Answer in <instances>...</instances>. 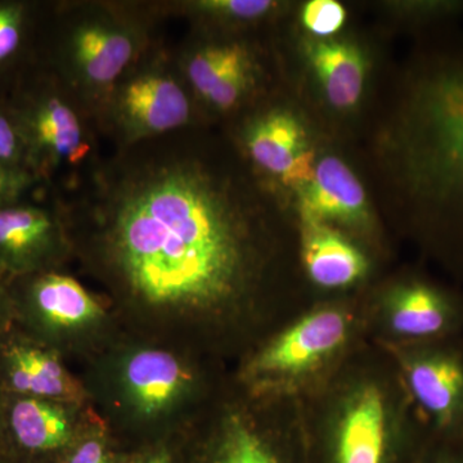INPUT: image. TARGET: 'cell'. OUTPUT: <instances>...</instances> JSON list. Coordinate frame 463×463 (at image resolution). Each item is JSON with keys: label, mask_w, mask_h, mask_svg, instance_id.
Here are the masks:
<instances>
[{"label": "cell", "mask_w": 463, "mask_h": 463, "mask_svg": "<svg viewBox=\"0 0 463 463\" xmlns=\"http://www.w3.org/2000/svg\"><path fill=\"white\" fill-rule=\"evenodd\" d=\"M190 130L99 156L57 203L90 225L103 263L130 297L212 310L254 281L260 200Z\"/></svg>", "instance_id": "cell-1"}, {"label": "cell", "mask_w": 463, "mask_h": 463, "mask_svg": "<svg viewBox=\"0 0 463 463\" xmlns=\"http://www.w3.org/2000/svg\"><path fill=\"white\" fill-rule=\"evenodd\" d=\"M390 141L414 223L463 268V41L434 45L414 61Z\"/></svg>", "instance_id": "cell-2"}, {"label": "cell", "mask_w": 463, "mask_h": 463, "mask_svg": "<svg viewBox=\"0 0 463 463\" xmlns=\"http://www.w3.org/2000/svg\"><path fill=\"white\" fill-rule=\"evenodd\" d=\"M157 3L70 2L57 14L51 71L97 121L116 84L157 47Z\"/></svg>", "instance_id": "cell-3"}, {"label": "cell", "mask_w": 463, "mask_h": 463, "mask_svg": "<svg viewBox=\"0 0 463 463\" xmlns=\"http://www.w3.org/2000/svg\"><path fill=\"white\" fill-rule=\"evenodd\" d=\"M197 108L174 53L157 45L116 84L97 129L116 148L132 147L194 128Z\"/></svg>", "instance_id": "cell-4"}, {"label": "cell", "mask_w": 463, "mask_h": 463, "mask_svg": "<svg viewBox=\"0 0 463 463\" xmlns=\"http://www.w3.org/2000/svg\"><path fill=\"white\" fill-rule=\"evenodd\" d=\"M8 108L25 143L29 169L42 183L63 175L70 187L99 160L96 124L53 72Z\"/></svg>", "instance_id": "cell-5"}, {"label": "cell", "mask_w": 463, "mask_h": 463, "mask_svg": "<svg viewBox=\"0 0 463 463\" xmlns=\"http://www.w3.org/2000/svg\"><path fill=\"white\" fill-rule=\"evenodd\" d=\"M174 58L197 106L216 114L242 109L257 90L258 58L241 39L192 41Z\"/></svg>", "instance_id": "cell-6"}, {"label": "cell", "mask_w": 463, "mask_h": 463, "mask_svg": "<svg viewBox=\"0 0 463 463\" xmlns=\"http://www.w3.org/2000/svg\"><path fill=\"white\" fill-rule=\"evenodd\" d=\"M237 141L255 173L298 190L312 179L315 151L306 128L288 109L252 112L241 125Z\"/></svg>", "instance_id": "cell-7"}, {"label": "cell", "mask_w": 463, "mask_h": 463, "mask_svg": "<svg viewBox=\"0 0 463 463\" xmlns=\"http://www.w3.org/2000/svg\"><path fill=\"white\" fill-rule=\"evenodd\" d=\"M349 323L337 309L317 310L279 335L259 354L254 373L265 379L289 381L325 364L345 344Z\"/></svg>", "instance_id": "cell-8"}, {"label": "cell", "mask_w": 463, "mask_h": 463, "mask_svg": "<svg viewBox=\"0 0 463 463\" xmlns=\"http://www.w3.org/2000/svg\"><path fill=\"white\" fill-rule=\"evenodd\" d=\"M63 242L60 212L27 203L0 209V273L42 269Z\"/></svg>", "instance_id": "cell-9"}, {"label": "cell", "mask_w": 463, "mask_h": 463, "mask_svg": "<svg viewBox=\"0 0 463 463\" xmlns=\"http://www.w3.org/2000/svg\"><path fill=\"white\" fill-rule=\"evenodd\" d=\"M298 191L301 221L364 228L371 222L364 185L336 156L317 161L312 179Z\"/></svg>", "instance_id": "cell-10"}, {"label": "cell", "mask_w": 463, "mask_h": 463, "mask_svg": "<svg viewBox=\"0 0 463 463\" xmlns=\"http://www.w3.org/2000/svg\"><path fill=\"white\" fill-rule=\"evenodd\" d=\"M390 414L379 388L354 390L341 408L336 430L337 463H383Z\"/></svg>", "instance_id": "cell-11"}, {"label": "cell", "mask_w": 463, "mask_h": 463, "mask_svg": "<svg viewBox=\"0 0 463 463\" xmlns=\"http://www.w3.org/2000/svg\"><path fill=\"white\" fill-rule=\"evenodd\" d=\"M407 381L414 401L438 425L462 421L463 362L455 353H420L408 364Z\"/></svg>", "instance_id": "cell-12"}, {"label": "cell", "mask_w": 463, "mask_h": 463, "mask_svg": "<svg viewBox=\"0 0 463 463\" xmlns=\"http://www.w3.org/2000/svg\"><path fill=\"white\" fill-rule=\"evenodd\" d=\"M303 260L312 281L341 288L364 279L367 259L332 225L303 221Z\"/></svg>", "instance_id": "cell-13"}, {"label": "cell", "mask_w": 463, "mask_h": 463, "mask_svg": "<svg viewBox=\"0 0 463 463\" xmlns=\"http://www.w3.org/2000/svg\"><path fill=\"white\" fill-rule=\"evenodd\" d=\"M452 298L425 281H411L394 292L390 304V326L399 336L428 340L446 334L456 321Z\"/></svg>", "instance_id": "cell-14"}, {"label": "cell", "mask_w": 463, "mask_h": 463, "mask_svg": "<svg viewBox=\"0 0 463 463\" xmlns=\"http://www.w3.org/2000/svg\"><path fill=\"white\" fill-rule=\"evenodd\" d=\"M310 66L334 108L349 109L361 99L367 63L362 51L345 42L307 43Z\"/></svg>", "instance_id": "cell-15"}, {"label": "cell", "mask_w": 463, "mask_h": 463, "mask_svg": "<svg viewBox=\"0 0 463 463\" xmlns=\"http://www.w3.org/2000/svg\"><path fill=\"white\" fill-rule=\"evenodd\" d=\"M188 379L178 359L161 350L137 353L125 368V381L134 403L146 414L166 408L181 394Z\"/></svg>", "instance_id": "cell-16"}, {"label": "cell", "mask_w": 463, "mask_h": 463, "mask_svg": "<svg viewBox=\"0 0 463 463\" xmlns=\"http://www.w3.org/2000/svg\"><path fill=\"white\" fill-rule=\"evenodd\" d=\"M30 295L39 315L58 327L87 325L103 313L80 283L63 274H42L33 282Z\"/></svg>", "instance_id": "cell-17"}, {"label": "cell", "mask_w": 463, "mask_h": 463, "mask_svg": "<svg viewBox=\"0 0 463 463\" xmlns=\"http://www.w3.org/2000/svg\"><path fill=\"white\" fill-rule=\"evenodd\" d=\"M11 426L18 446L30 453L60 449L71 437L66 413L43 399L18 401L12 410Z\"/></svg>", "instance_id": "cell-18"}, {"label": "cell", "mask_w": 463, "mask_h": 463, "mask_svg": "<svg viewBox=\"0 0 463 463\" xmlns=\"http://www.w3.org/2000/svg\"><path fill=\"white\" fill-rule=\"evenodd\" d=\"M9 377L17 392L39 398L75 399L79 389L54 356L33 347L9 353Z\"/></svg>", "instance_id": "cell-19"}, {"label": "cell", "mask_w": 463, "mask_h": 463, "mask_svg": "<svg viewBox=\"0 0 463 463\" xmlns=\"http://www.w3.org/2000/svg\"><path fill=\"white\" fill-rule=\"evenodd\" d=\"M161 14H179L201 26L215 29L250 25L260 23L276 14L279 5L270 0H188V2L157 3Z\"/></svg>", "instance_id": "cell-20"}, {"label": "cell", "mask_w": 463, "mask_h": 463, "mask_svg": "<svg viewBox=\"0 0 463 463\" xmlns=\"http://www.w3.org/2000/svg\"><path fill=\"white\" fill-rule=\"evenodd\" d=\"M213 463H282L257 432L233 419L219 441Z\"/></svg>", "instance_id": "cell-21"}, {"label": "cell", "mask_w": 463, "mask_h": 463, "mask_svg": "<svg viewBox=\"0 0 463 463\" xmlns=\"http://www.w3.org/2000/svg\"><path fill=\"white\" fill-rule=\"evenodd\" d=\"M29 5L21 2H0V67L17 56L25 38Z\"/></svg>", "instance_id": "cell-22"}, {"label": "cell", "mask_w": 463, "mask_h": 463, "mask_svg": "<svg viewBox=\"0 0 463 463\" xmlns=\"http://www.w3.org/2000/svg\"><path fill=\"white\" fill-rule=\"evenodd\" d=\"M346 11L335 0H312L301 11L304 27L318 38H328L343 29Z\"/></svg>", "instance_id": "cell-23"}, {"label": "cell", "mask_w": 463, "mask_h": 463, "mask_svg": "<svg viewBox=\"0 0 463 463\" xmlns=\"http://www.w3.org/2000/svg\"><path fill=\"white\" fill-rule=\"evenodd\" d=\"M39 184L41 179L30 170L0 163V209L26 203L27 196Z\"/></svg>", "instance_id": "cell-24"}, {"label": "cell", "mask_w": 463, "mask_h": 463, "mask_svg": "<svg viewBox=\"0 0 463 463\" xmlns=\"http://www.w3.org/2000/svg\"><path fill=\"white\" fill-rule=\"evenodd\" d=\"M0 163L30 170L25 143L8 106H0Z\"/></svg>", "instance_id": "cell-25"}, {"label": "cell", "mask_w": 463, "mask_h": 463, "mask_svg": "<svg viewBox=\"0 0 463 463\" xmlns=\"http://www.w3.org/2000/svg\"><path fill=\"white\" fill-rule=\"evenodd\" d=\"M65 463H114L112 462L111 456L96 439H90V440L84 441L80 444L74 453L70 456Z\"/></svg>", "instance_id": "cell-26"}, {"label": "cell", "mask_w": 463, "mask_h": 463, "mask_svg": "<svg viewBox=\"0 0 463 463\" xmlns=\"http://www.w3.org/2000/svg\"><path fill=\"white\" fill-rule=\"evenodd\" d=\"M145 463H172V461H170L169 455L164 452V450H161V452L155 453L154 456L149 457Z\"/></svg>", "instance_id": "cell-27"}]
</instances>
